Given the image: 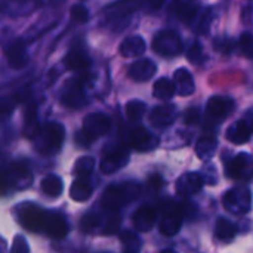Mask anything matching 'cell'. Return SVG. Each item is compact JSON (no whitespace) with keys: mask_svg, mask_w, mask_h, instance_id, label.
Here are the masks:
<instances>
[{"mask_svg":"<svg viewBox=\"0 0 253 253\" xmlns=\"http://www.w3.org/2000/svg\"><path fill=\"white\" fill-rule=\"evenodd\" d=\"M148 185H150V187H154L156 190H157V188H160V187H162V176H159V175H153V176L148 179Z\"/></svg>","mask_w":253,"mask_h":253,"instance_id":"obj_45","label":"cell"},{"mask_svg":"<svg viewBox=\"0 0 253 253\" xmlns=\"http://www.w3.org/2000/svg\"><path fill=\"white\" fill-rule=\"evenodd\" d=\"M40 187H42V191L49 197H58V196H61V193L64 190L62 179L56 175H47L46 178H43Z\"/></svg>","mask_w":253,"mask_h":253,"instance_id":"obj_29","label":"cell"},{"mask_svg":"<svg viewBox=\"0 0 253 253\" xmlns=\"http://www.w3.org/2000/svg\"><path fill=\"white\" fill-rule=\"evenodd\" d=\"M120 216L117 215V213H114V215H111L108 219H107V224H105V227H104V234H107V236H110V234H116L117 231H119V228H120Z\"/></svg>","mask_w":253,"mask_h":253,"instance_id":"obj_38","label":"cell"},{"mask_svg":"<svg viewBox=\"0 0 253 253\" xmlns=\"http://www.w3.org/2000/svg\"><path fill=\"white\" fill-rule=\"evenodd\" d=\"M99 222H101V218L96 213H86L80 221V227L83 231L89 233V231L95 230L99 225Z\"/></svg>","mask_w":253,"mask_h":253,"instance_id":"obj_35","label":"cell"},{"mask_svg":"<svg viewBox=\"0 0 253 253\" xmlns=\"http://www.w3.org/2000/svg\"><path fill=\"white\" fill-rule=\"evenodd\" d=\"M62 102L68 107V108H83L87 104L86 95H84V89H83V83L80 80H71L65 90H64V96H62Z\"/></svg>","mask_w":253,"mask_h":253,"instance_id":"obj_9","label":"cell"},{"mask_svg":"<svg viewBox=\"0 0 253 253\" xmlns=\"http://www.w3.org/2000/svg\"><path fill=\"white\" fill-rule=\"evenodd\" d=\"M251 163V159H249V154L246 153H240L237 154L231 163L228 165L227 168V176L228 178H233V179H239L245 175V172L248 170V166Z\"/></svg>","mask_w":253,"mask_h":253,"instance_id":"obj_24","label":"cell"},{"mask_svg":"<svg viewBox=\"0 0 253 253\" xmlns=\"http://www.w3.org/2000/svg\"><path fill=\"white\" fill-rule=\"evenodd\" d=\"M111 127V122L110 119L102 114V113H92V114H87L84 122H83V132L92 139H98L99 136L105 135Z\"/></svg>","mask_w":253,"mask_h":253,"instance_id":"obj_6","label":"cell"},{"mask_svg":"<svg viewBox=\"0 0 253 253\" xmlns=\"http://www.w3.org/2000/svg\"><path fill=\"white\" fill-rule=\"evenodd\" d=\"M147 49L145 40L141 36H129L120 44V53L125 58H138Z\"/></svg>","mask_w":253,"mask_h":253,"instance_id":"obj_20","label":"cell"},{"mask_svg":"<svg viewBox=\"0 0 253 253\" xmlns=\"http://www.w3.org/2000/svg\"><path fill=\"white\" fill-rule=\"evenodd\" d=\"M64 62L65 65L70 68V70H74V71H83V70H87L90 67V58L87 56V53L80 49V47H74L71 49L65 58H64Z\"/></svg>","mask_w":253,"mask_h":253,"instance_id":"obj_22","label":"cell"},{"mask_svg":"<svg viewBox=\"0 0 253 253\" xmlns=\"http://www.w3.org/2000/svg\"><path fill=\"white\" fill-rule=\"evenodd\" d=\"M176 119V107L172 104H165L153 108L150 113V122L156 127H166L170 126Z\"/></svg>","mask_w":253,"mask_h":253,"instance_id":"obj_15","label":"cell"},{"mask_svg":"<svg viewBox=\"0 0 253 253\" xmlns=\"http://www.w3.org/2000/svg\"><path fill=\"white\" fill-rule=\"evenodd\" d=\"M222 205L227 212L233 215H245L252 208V194L248 187L239 185L228 190L222 199Z\"/></svg>","mask_w":253,"mask_h":253,"instance_id":"obj_2","label":"cell"},{"mask_svg":"<svg viewBox=\"0 0 253 253\" xmlns=\"http://www.w3.org/2000/svg\"><path fill=\"white\" fill-rule=\"evenodd\" d=\"M16 107V101L10 96L0 98V119H4L12 114V111Z\"/></svg>","mask_w":253,"mask_h":253,"instance_id":"obj_36","label":"cell"},{"mask_svg":"<svg viewBox=\"0 0 253 253\" xmlns=\"http://www.w3.org/2000/svg\"><path fill=\"white\" fill-rule=\"evenodd\" d=\"M215 234H216V237H218L219 240H222V242H230V240H233V239L236 237V234H237V227H236L231 221H228V219H225V218H221V219H218V222H216V225H215Z\"/></svg>","mask_w":253,"mask_h":253,"instance_id":"obj_30","label":"cell"},{"mask_svg":"<svg viewBox=\"0 0 253 253\" xmlns=\"http://www.w3.org/2000/svg\"><path fill=\"white\" fill-rule=\"evenodd\" d=\"M200 120V111L197 108H188L184 114V122L187 125H197Z\"/></svg>","mask_w":253,"mask_h":253,"instance_id":"obj_42","label":"cell"},{"mask_svg":"<svg viewBox=\"0 0 253 253\" xmlns=\"http://www.w3.org/2000/svg\"><path fill=\"white\" fill-rule=\"evenodd\" d=\"M4 56L10 68L22 70L28 64V53L22 40H15L4 49Z\"/></svg>","mask_w":253,"mask_h":253,"instance_id":"obj_10","label":"cell"},{"mask_svg":"<svg viewBox=\"0 0 253 253\" xmlns=\"http://www.w3.org/2000/svg\"><path fill=\"white\" fill-rule=\"evenodd\" d=\"M251 133H252L251 126L245 120H239V122L233 123L228 127V130H227V139L231 144L242 145V144H246L251 139Z\"/></svg>","mask_w":253,"mask_h":253,"instance_id":"obj_21","label":"cell"},{"mask_svg":"<svg viewBox=\"0 0 253 253\" xmlns=\"http://www.w3.org/2000/svg\"><path fill=\"white\" fill-rule=\"evenodd\" d=\"M130 147L135 148L136 151L145 153V151H151L159 145V138L156 135H153L151 132H148L144 127H136L132 130L130 133Z\"/></svg>","mask_w":253,"mask_h":253,"instance_id":"obj_13","label":"cell"},{"mask_svg":"<svg viewBox=\"0 0 253 253\" xmlns=\"http://www.w3.org/2000/svg\"><path fill=\"white\" fill-rule=\"evenodd\" d=\"M40 138H42V142H40V150L42 153L44 154H53L56 151H59L62 142H64V138H65V129L61 123H56V122H52V123H47L42 130H40Z\"/></svg>","mask_w":253,"mask_h":253,"instance_id":"obj_4","label":"cell"},{"mask_svg":"<svg viewBox=\"0 0 253 253\" xmlns=\"http://www.w3.org/2000/svg\"><path fill=\"white\" fill-rule=\"evenodd\" d=\"M216 148H218V139L215 135H211V133L202 136L196 144V153L202 160H208L213 157L216 153Z\"/></svg>","mask_w":253,"mask_h":253,"instance_id":"obj_23","label":"cell"},{"mask_svg":"<svg viewBox=\"0 0 253 253\" xmlns=\"http://www.w3.org/2000/svg\"><path fill=\"white\" fill-rule=\"evenodd\" d=\"M162 253H176L175 251H172V249H166V251H163Z\"/></svg>","mask_w":253,"mask_h":253,"instance_id":"obj_47","label":"cell"},{"mask_svg":"<svg viewBox=\"0 0 253 253\" xmlns=\"http://www.w3.org/2000/svg\"><path fill=\"white\" fill-rule=\"evenodd\" d=\"M147 111V105L142 101L133 99L126 104V116L130 122H138L142 119V116Z\"/></svg>","mask_w":253,"mask_h":253,"instance_id":"obj_32","label":"cell"},{"mask_svg":"<svg viewBox=\"0 0 253 253\" xmlns=\"http://www.w3.org/2000/svg\"><path fill=\"white\" fill-rule=\"evenodd\" d=\"M233 110H234V101L224 96H212L206 104V113L209 119L215 122H221L227 119L233 113Z\"/></svg>","mask_w":253,"mask_h":253,"instance_id":"obj_8","label":"cell"},{"mask_svg":"<svg viewBox=\"0 0 253 253\" xmlns=\"http://www.w3.org/2000/svg\"><path fill=\"white\" fill-rule=\"evenodd\" d=\"M182 211L175 206L169 205L163 209L162 218H160V233L166 237H172L179 233L182 225Z\"/></svg>","mask_w":253,"mask_h":253,"instance_id":"obj_5","label":"cell"},{"mask_svg":"<svg viewBox=\"0 0 253 253\" xmlns=\"http://www.w3.org/2000/svg\"><path fill=\"white\" fill-rule=\"evenodd\" d=\"M203 178L199 175V173H194V172H188V173H184L182 176L178 178L176 181V193L182 197H191L197 193L202 191L203 188Z\"/></svg>","mask_w":253,"mask_h":253,"instance_id":"obj_12","label":"cell"},{"mask_svg":"<svg viewBox=\"0 0 253 253\" xmlns=\"http://www.w3.org/2000/svg\"><path fill=\"white\" fill-rule=\"evenodd\" d=\"M233 47H234V46H233V42L228 40V39H219V40L215 42V49L219 50V52L224 53V55L231 53V52H233Z\"/></svg>","mask_w":253,"mask_h":253,"instance_id":"obj_41","label":"cell"},{"mask_svg":"<svg viewBox=\"0 0 253 253\" xmlns=\"http://www.w3.org/2000/svg\"><path fill=\"white\" fill-rule=\"evenodd\" d=\"M188 59L193 64H202L205 61V55H203V50L199 43H194L191 46V49L188 50Z\"/></svg>","mask_w":253,"mask_h":253,"instance_id":"obj_40","label":"cell"},{"mask_svg":"<svg viewBox=\"0 0 253 253\" xmlns=\"http://www.w3.org/2000/svg\"><path fill=\"white\" fill-rule=\"evenodd\" d=\"M95 168V159L93 157H80L76 165H74V169H73V173L77 176V178H87L92 170Z\"/></svg>","mask_w":253,"mask_h":253,"instance_id":"obj_31","label":"cell"},{"mask_svg":"<svg viewBox=\"0 0 253 253\" xmlns=\"http://www.w3.org/2000/svg\"><path fill=\"white\" fill-rule=\"evenodd\" d=\"M156 218H157V213H156V211L153 208H150V206L139 208L135 212V215H133L135 230L142 231V233L150 231L154 227V224H156Z\"/></svg>","mask_w":253,"mask_h":253,"instance_id":"obj_19","label":"cell"},{"mask_svg":"<svg viewBox=\"0 0 253 253\" xmlns=\"http://www.w3.org/2000/svg\"><path fill=\"white\" fill-rule=\"evenodd\" d=\"M120 240H122V243L125 245V248H126L129 252H138L139 248H141V240H139V237H138L135 233L125 231V233L120 236Z\"/></svg>","mask_w":253,"mask_h":253,"instance_id":"obj_33","label":"cell"},{"mask_svg":"<svg viewBox=\"0 0 253 253\" xmlns=\"http://www.w3.org/2000/svg\"><path fill=\"white\" fill-rule=\"evenodd\" d=\"M44 218H46V212L37 206H24L21 209V224L28 231L39 233L40 230H43Z\"/></svg>","mask_w":253,"mask_h":253,"instance_id":"obj_14","label":"cell"},{"mask_svg":"<svg viewBox=\"0 0 253 253\" xmlns=\"http://www.w3.org/2000/svg\"><path fill=\"white\" fill-rule=\"evenodd\" d=\"M40 126H39V120H37V110L34 104H30L27 107L25 111V119H24V135L27 138H34L40 133Z\"/></svg>","mask_w":253,"mask_h":253,"instance_id":"obj_25","label":"cell"},{"mask_svg":"<svg viewBox=\"0 0 253 253\" xmlns=\"http://www.w3.org/2000/svg\"><path fill=\"white\" fill-rule=\"evenodd\" d=\"M173 13L185 24H190L197 16V6L185 1H175L173 4Z\"/></svg>","mask_w":253,"mask_h":253,"instance_id":"obj_28","label":"cell"},{"mask_svg":"<svg viewBox=\"0 0 253 253\" xmlns=\"http://www.w3.org/2000/svg\"><path fill=\"white\" fill-rule=\"evenodd\" d=\"M176 93L175 90V84H173V80L168 79V77H162L159 79L154 86H153V95L154 98L157 99H162V101H169L173 98V95Z\"/></svg>","mask_w":253,"mask_h":253,"instance_id":"obj_26","label":"cell"},{"mask_svg":"<svg viewBox=\"0 0 253 253\" xmlns=\"http://www.w3.org/2000/svg\"><path fill=\"white\" fill-rule=\"evenodd\" d=\"M239 46H240L242 53H243L246 58H251V59H253V34L252 33H245V34H242L240 42H239Z\"/></svg>","mask_w":253,"mask_h":253,"instance_id":"obj_34","label":"cell"},{"mask_svg":"<svg viewBox=\"0 0 253 253\" xmlns=\"http://www.w3.org/2000/svg\"><path fill=\"white\" fill-rule=\"evenodd\" d=\"M10 253H30V246H28L25 237L16 236L13 239V243H12V248H10Z\"/></svg>","mask_w":253,"mask_h":253,"instance_id":"obj_39","label":"cell"},{"mask_svg":"<svg viewBox=\"0 0 253 253\" xmlns=\"http://www.w3.org/2000/svg\"><path fill=\"white\" fill-rule=\"evenodd\" d=\"M31 179V170L25 163H12L7 166V181L10 187L24 190L30 185Z\"/></svg>","mask_w":253,"mask_h":253,"instance_id":"obj_11","label":"cell"},{"mask_svg":"<svg viewBox=\"0 0 253 253\" xmlns=\"http://www.w3.org/2000/svg\"><path fill=\"white\" fill-rule=\"evenodd\" d=\"M175 90L181 96H190L196 90V83L191 73L187 68H178L173 74Z\"/></svg>","mask_w":253,"mask_h":253,"instance_id":"obj_18","label":"cell"},{"mask_svg":"<svg viewBox=\"0 0 253 253\" xmlns=\"http://www.w3.org/2000/svg\"><path fill=\"white\" fill-rule=\"evenodd\" d=\"M93 141L83 132V130H80L77 135H76V144L79 145V147H83V148H86L87 145H90Z\"/></svg>","mask_w":253,"mask_h":253,"instance_id":"obj_44","label":"cell"},{"mask_svg":"<svg viewBox=\"0 0 253 253\" xmlns=\"http://www.w3.org/2000/svg\"><path fill=\"white\" fill-rule=\"evenodd\" d=\"M156 64L151 59L142 58L135 61L130 67H129V77L135 82H147L150 80L154 74H156Z\"/></svg>","mask_w":253,"mask_h":253,"instance_id":"obj_17","label":"cell"},{"mask_svg":"<svg viewBox=\"0 0 253 253\" xmlns=\"http://www.w3.org/2000/svg\"><path fill=\"white\" fill-rule=\"evenodd\" d=\"M43 230L53 239H64L68 234V224L61 215L53 212H46Z\"/></svg>","mask_w":253,"mask_h":253,"instance_id":"obj_16","label":"cell"},{"mask_svg":"<svg viewBox=\"0 0 253 253\" xmlns=\"http://www.w3.org/2000/svg\"><path fill=\"white\" fill-rule=\"evenodd\" d=\"M139 185L133 182H126L120 185H111L104 191L102 196V205L105 209L116 212L117 209L126 206L127 203L133 202L139 196Z\"/></svg>","mask_w":253,"mask_h":253,"instance_id":"obj_1","label":"cell"},{"mask_svg":"<svg viewBox=\"0 0 253 253\" xmlns=\"http://www.w3.org/2000/svg\"><path fill=\"white\" fill-rule=\"evenodd\" d=\"M71 18L77 22L84 24L89 19V10L86 9V6L83 4H74L71 7Z\"/></svg>","mask_w":253,"mask_h":253,"instance_id":"obj_37","label":"cell"},{"mask_svg":"<svg viewBox=\"0 0 253 253\" xmlns=\"http://www.w3.org/2000/svg\"><path fill=\"white\" fill-rule=\"evenodd\" d=\"M129 162V151L123 147V145H119L113 150H110L102 162H101V170L102 173L105 175H110V173H114L117 172L119 169L125 168Z\"/></svg>","mask_w":253,"mask_h":253,"instance_id":"obj_7","label":"cell"},{"mask_svg":"<svg viewBox=\"0 0 253 253\" xmlns=\"http://www.w3.org/2000/svg\"><path fill=\"white\" fill-rule=\"evenodd\" d=\"M153 50L162 56H176L182 52V40L173 30L159 31L153 39Z\"/></svg>","mask_w":253,"mask_h":253,"instance_id":"obj_3","label":"cell"},{"mask_svg":"<svg viewBox=\"0 0 253 253\" xmlns=\"http://www.w3.org/2000/svg\"><path fill=\"white\" fill-rule=\"evenodd\" d=\"M70 196L74 202H86L92 196V185L87 178H77L70 188Z\"/></svg>","mask_w":253,"mask_h":253,"instance_id":"obj_27","label":"cell"},{"mask_svg":"<svg viewBox=\"0 0 253 253\" xmlns=\"http://www.w3.org/2000/svg\"><path fill=\"white\" fill-rule=\"evenodd\" d=\"M9 188V181H7V169H3L0 166V196H3Z\"/></svg>","mask_w":253,"mask_h":253,"instance_id":"obj_43","label":"cell"},{"mask_svg":"<svg viewBox=\"0 0 253 253\" xmlns=\"http://www.w3.org/2000/svg\"><path fill=\"white\" fill-rule=\"evenodd\" d=\"M163 1H165V0H147L150 9H159V7H162Z\"/></svg>","mask_w":253,"mask_h":253,"instance_id":"obj_46","label":"cell"}]
</instances>
